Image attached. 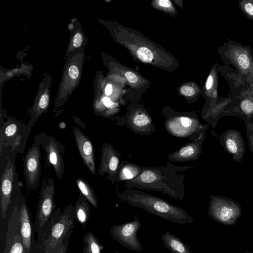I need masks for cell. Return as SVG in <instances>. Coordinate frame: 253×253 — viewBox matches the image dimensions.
Listing matches in <instances>:
<instances>
[{"instance_id":"cell-1","label":"cell","mask_w":253,"mask_h":253,"mask_svg":"<svg viewBox=\"0 0 253 253\" xmlns=\"http://www.w3.org/2000/svg\"><path fill=\"white\" fill-rule=\"evenodd\" d=\"M191 167L177 166L168 163L166 167H145L134 179L125 182L126 189L154 190L179 200L185 195L184 172Z\"/></svg>"},{"instance_id":"cell-2","label":"cell","mask_w":253,"mask_h":253,"mask_svg":"<svg viewBox=\"0 0 253 253\" xmlns=\"http://www.w3.org/2000/svg\"><path fill=\"white\" fill-rule=\"evenodd\" d=\"M118 197L131 206L141 209L176 223L192 224V217L186 211L172 205L162 198L135 189H126L119 192Z\"/></svg>"},{"instance_id":"cell-3","label":"cell","mask_w":253,"mask_h":253,"mask_svg":"<svg viewBox=\"0 0 253 253\" xmlns=\"http://www.w3.org/2000/svg\"><path fill=\"white\" fill-rule=\"evenodd\" d=\"M53 179L45 177L40 190L37 211L35 216V229L38 235L37 253H41L42 242L57 216L61 209H55Z\"/></svg>"},{"instance_id":"cell-4","label":"cell","mask_w":253,"mask_h":253,"mask_svg":"<svg viewBox=\"0 0 253 253\" xmlns=\"http://www.w3.org/2000/svg\"><path fill=\"white\" fill-rule=\"evenodd\" d=\"M32 126L16 121L1 123L0 154L6 158L23 154Z\"/></svg>"},{"instance_id":"cell-5","label":"cell","mask_w":253,"mask_h":253,"mask_svg":"<svg viewBox=\"0 0 253 253\" xmlns=\"http://www.w3.org/2000/svg\"><path fill=\"white\" fill-rule=\"evenodd\" d=\"M76 218L75 206L70 204L57 216L46 235L41 253H55L65 237L72 232Z\"/></svg>"},{"instance_id":"cell-6","label":"cell","mask_w":253,"mask_h":253,"mask_svg":"<svg viewBox=\"0 0 253 253\" xmlns=\"http://www.w3.org/2000/svg\"><path fill=\"white\" fill-rule=\"evenodd\" d=\"M12 201L17 205L20 222L22 242L26 253H37V241L35 238V226L26 201L20 193V190H15Z\"/></svg>"},{"instance_id":"cell-7","label":"cell","mask_w":253,"mask_h":253,"mask_svg":"<svg viewBox=\"0 0 253 253\" xmlns=\"http://www.w3.org/2000/svg\"><path fill=\"white\" fill-rule=\"evenodd\" d=\"M208 211L213 219L227 225L234 224L242 211L240 205L229 198L211 195Z\"/></svg>"},{"instance_id":"cell-8","label":"cell","mask_w":253,"mask_h":253,"mask_svg":"<svg viewBox=\"0 0 253 253\" xmlns=\"http://www.w3.org/2000/svg\"><path fill=\"white\" fill-rule=\"evenodd\" d=\"M34 142L42 146L45 152V162L47 166H52L59 180L64 172V163L61 152L64 146L53 136L42 133L35 137Z\"/></svg>"},{"instance_id":"cell-9","label":"cell","mask_w":253,"mask_h":253,"mask_svg":"<svg viewBox=\"0 0 253 253\" xmlns=\"http://www.w3.org/2000/svg\"><path fill=\"white\" fill-rule=\"evenodd\" d=\"M15 157L7 158V163L0 178V207L1 217L4 219L11 208L14 192L15 181L17 179Z\"/></svg>"},{"instance_id":"cell-10","label":"cell","mask_w":253,"mask_h":253,"mask_svg":"<svg viewBox=\"0 0 253 253\" xmlns=\"http://www.w3.org/2000/svg\"><path fill=\"white\" fill-rule=\"evenodd\" d=\"M135 217V219L130 222L114 225L110 229V234L123 247L140 252L142 247L138 239L137 233L141 224L137 217Z\"/></svg>"},{"instance_id":"cell-11","label":"cell","mask_w":253,"mask_h":253,"mask_svg":"<svg viewBox=\"0 0 253 253\" xmlns=\"http://www.w3.org/2000/svg\"><path fill=\"white\" fill-rule=\"evenodd\" d=\"M11 205L12 207L8 220L2 253H26L21 236L18 208L14 201H12Z\"/></svg>"},{"instance_id":"cell-12","label":"cell","mask_w":253,"mask_h":253,"mask_svg":"<svg viewBox=\"0 0 253 253\" xmlns=\"http://www.w3.org/2000/svg\"><path fill=\"white\" fill-rule=\"evenodd\" d=\"M41 153L40 145L34 142L23 159L24 176L27 188H37L41 175Z\"/></svg>"},{"instance_id":"cell-13","label":"cell","mask_w":253,"mask_h":253,"mask_svg":"<svg viewBox=\"0 0 253 253\" xmlns=\"http://www.w3.org/2000/svg\"><path fill=\"white\" fill-rule=\"evenodd\" d=\"M168 131L171 135L179 137L191 136L199 133L204 128L198 120L188 117L171 118L165 123Z\"/></svg>"},{"instance_id":"cell-14","label":"cell","mask_w":253,"mask_h":253,"mask_svg":"<svg viewBox=\"0 0 253 253\" xmlns=\"http://www.w3.org/2000/svg\"><path fill=\"white\" fill-rule=\"evenodd\" d=\"M120 156L121 154L116 151L110 144L104 142L101 151L98 174L100 175L107 174L106 178L112 182L118 171Z\"/></svg>"},{"instance_id":"cell-15","label":"cell","mask_w":253,"mask_h":253,"mask_svg":"<svg viewBox=\"0 0 253 253\" xmlns=\"http://www.w3.org/2000/svg\"><path fill=\"white\" fill-rule=\"evenodd\" d=\"M205 138L204 133L180 148L177 151L169 154V160L174 162H185L198 159L202 153V144Z\"/></svg>"},{"instance_id":"cell-16","label":"cell","mask_w":253,"mask_h":253,"mask_svg":"<svg viewBox=\"0 0 253 253\" xmlns=\"http://www.w3.org/2000/svg\"><path fill=\"white\" fill-rule=\"evenodd\" d=\"M73 132L80 156L89 171L95 174L94 155L91 141L77 126L73 127Z\"/></svg>"},{"instance_id":"cell-17","label":"cell","mask_w":253,"mask_h":253,"mask_svg":"<svg viewBox=\"0 0 253 253\" xmlns=\"http://www.w3.org/2000/svg\"><path fill=\"white\" fill-rule=\"evenodd\" d=\"M223 141L226 150L238 162L241 161L246 151L242 136L236 130L229 129L223 135Z\"/></svg>"},{"instance_id":"cell-18","label":"cell","mask_w":253,"mask_h":253,"mask_svg":"<svg viewBox=\"0 0 253 253\" xmlns=\"http://www.w3.org/2000/svg\"><path fill=\"white\" fill-rule=\"evenodd\" d=\"M144 168L141 166L123 161L120 164L117 175L112 183L132 180L142 172Z\"/></svg>"},{"instance_id":"cell-19","label":"cell","mask_w":253,"mask_h":253,"mask_svg":"<svg viewBox=\"0 0 253 253\" xmlns=\"http://www.w3.org/2000/svg\"><path fill=\"white\" fill-rule=\"evenodd\" d=\"M161 240L165 247L171 253H192L188 245L169 231L163 234Z\"/></svg>"},{"instance_id":"cell-20","label":"cell","mask_w":253,"mask_h":253,"mask_svg":"<svg viewBox=\"0 0 253 253\" xmlns=\"http://www.w3.org/2000/svg\"><path fill=\"white\" fill-rule=\"evenodd\" d=\"M128 125L134 131L137 133H148L154 129L151 119L144 113L135 114L131 118Z\"/></svg>"},{"instance_id":"cell-21","label":"cell","mask_w":253,"mask_h":253,"mask_svg":"<svg viewBox=\"0 0 253 253\" xmlns=\"http://www.w3.org/2000/svg\"><path fill=\"white\" fill-rule=\"evenodd\" d=\"M75 209L76 219L84 227L90 216V208L88 201L81 192L76 202Z\"/></svg>"},{"instance_id":"cell-22","label":"cell","mask_w":253,"mask_h":253,"mask_svg":"<svg viewBox=\"0 0 253 253\" xmlns=\"http://www.w3.org/2000/svg\"><path fill=\"white\" fill-rule=\"evenodd\" d=\"M83 243L84 245L83 253H102L104 247L91 232H88L84 235Z\"/></svg>"},{"instance_id":"cell-23","label":"cell","mask_w":253,"mask_h":253,"mask_svg":"<svg viewBox=\"0 0 253 253\" xmlns=\"http://www.w3.org/2000/svg\"><path fill=\"white\" fill-rule=\"evenodd\" d=\"M231 58L237 66L242 71L247 70L251 66L249 53L242 48H236L231 53Z\"/></svg>"},{"instance_id":"cell-24","label":"cell","mask_w":253,"mask_h":253,"mask_svg":"<svg viewBox=\"0 0 253 253\" xmlns=\"http://www.w3.org/2000/svg\"><path fill=\"white\" fill-rule=\"evenodd\" d=\"M76 184L80 192L85 197L88 202L95 208L98 207V202L95 192L92 187L82 178H78Z\"/></svg>"},{"instance_id":"cell-25","label":"cell","mask_w":253,"mask_h":253,"mask_svg":"<svg viewBox=\"0 0 253 253\" xmlns=\"http://www.w3.org/2000/svg\"><path fill=\"white\" fill-rule=\"evenodd\" d=\"M239 7L241 11L248 18L253 19V0H241Z\"/></svg>"},{"instance_id":"cell-26","label":"cell","mask_w":253,"mask_h":253,"mask_svg":"<svg viewBox=\"0 0 253 253\" xmlns=\"http://www.w3.org/2000/svg\"><path fill=\"white\" fill-rule=\"evenodd\" d=\"M136 54L138 58L144 62H150L153 58L152 52L149 48L145 47L138 48Z\"/></svg>"},{"instance_id":"cell-27","label":"cell","mask_w":253,"mask_h":253,"mask_svg":"<svg viewBox=\"0 0 253 253\" xmlns=\"http://www.w3.org/2000/svg\"><path fill=\"white\" fill-rule=\"evenodd\" d=\"M240 108L244 114L248 117L253 114V101L249 98L242 100L240 104Z\"/></svg>"},{"instance_id":"cell-28","label":"cell","mask_w":253,"mask_h":253,"mask_svg":"<svg viewBox=\"0 0 253 253\" xmlns=\"http://www.w3.org/2000/svg\"><path fill=\"white\" fill-rule=\"evenodd\" d=\"M71 234L72 232H70L65 237L62 242L58 247L55 253H67Z\"/></svg>"},{"instance_id":"cell-29","label":"cell","mask_w":253,"mask_h":253,"mask_svg":"<svg viewBox=\"0 0 253 253\" xmlns=\"http://www.w3.org/2000/svg\"><path fill=\"white\" fill-rule=\"evenodd\" d=\"M48 102L49 98L48 95L47 94H42L38 104L40 109L39 112L42 111V110H44L47 108L48 105Z\"/></svg>"},{"instance_id":"cell-30","label":"cell","mask_w":253,"mask_h":253,"mask_svg":"<svg viewBox=\"0 0 253 253\" xmlns=\"http://www.w3.org/2000/svg\"><path fill=\"white\" fill-rule=\"evenodd\" d=\"M180 92L185 96H190L195 94V91L193 87L184 85L181 87Z\"/></svg>"},{"instance_id":"cell-31","label":"cell","mask_w":253,"mask_h":253,"mask_svg":"<svg viewBox=\"0 0 253 253\" xmlns=\"http://www.w3.org/2000/svg\"><path fill=\"white\" fill-rule=\"evenodd\" d=\"M83 41V37L82 35L79 33H77L73 40V44L75 47H79L82 44Z\"/></svg>"},{"instance_id":"cell-32","label":"cell","mask_w":253,"mask_h":253,"mask_svg":"<svg viewBox=\"0 0 253 253\" xmlns=\"http://www.w3.org/2000/svg\"><path fill=\"white\" fill-rule=\"evenodd\" d=\"M68 72L69 76L73 79H77L79 76V70L78 68L75 65H71L69 68Z\"/></svg>"},{"instance_id":"cell-33","label":"cell","mask_w":253,"mask_h":253,"mask_svg":"<svg viewBox=\"0 0 253 253\" xmlns=\"http://www.w3.org/2000/svg\"><path fill=\"white\" fill-rule=\"evenodd\" d=\"M214 75L211 74L209 76L206 83V88L207 90H210L212 88L214 84V80H216V78H214Z\"/></svg>"},{"instance_id":"cell-34","label":"cell","mask_w":253,"mask_h":253,"mask_svg":"<svg viewBox=\"0 0 253 253\" xmlns=\"http://www.w3.org/2000/svg\"><path fill=\"white\" fill-rule=\"evenodd\" d=\"M125 76L128 81L131 83H135L137 81L136 75L132 72L128 71L126 72Z\"/></svg>"},{"instance_id":"cell-35","label":"cell","mask_w":253,"mask_h":253,"mask_svg":"<svg viewBox=\"0 0 253 253\" xmlns=\"http://www.w3.org/2000/svg\"><path fill=\"white\" fill-rule=\"evenodd\" d=\"M102 101L104 105L107 108H111L114 106V103L107 97H104Z\"/></svg>"},{"instance_id":"cell-36","label":"cell","mask_w":253,"mask_h":253,"mask_svg":"<svg viewBox=\"0 0 253 253\" xmlns=\"http://www.w3.org/2000/svg\"><path fill=\"white\" fill-rule=\"evenodd\" d=\"M159 5L163 7H169L171 6V3L169 0H160L159 1Z\"/></svg>"},{"instance_id":"cell-37","label":"cell","mask_w":253,"mask_h":253,"mask_svg":"<svg viewBox=\"0 0 253 253\" xmlns=\"http://www.w3.org/2000/svg\"><path fill=\"white\" fill-rule=\"evenodd\" d=\"M247 137L248 140V142L250 145V147L251 148V149L252 151L253 154V134H249L248 133L247 134Z\"/></svg>"},{"instance_id":"cell-38","label":"cell","mask_w":253,"mask_h":253,"mask_svg":"<svg viewBox=\"0 0 253 253\" xmlns=\"http://www.w3.org/2000/svg\"><path fill=\"white\" fill-rule=\"evenodd\" d=\"M112 86L111 84H108L105 88V94L107 95H110L112 93Z\"/></svg>"},{"instance_id":"cell-39","label":"cell","mask_w":253,"mask_h":253,"mask_svg":"<svg viewBox=\"0 0 253 253\" xmlns=\"http://www.w3.org/2000/svg\"><path fill=\"white\" fill-rule=\"evenodd\" d=\"M245 253H249V252H246Z\"/></svg>"}]
</instances>
